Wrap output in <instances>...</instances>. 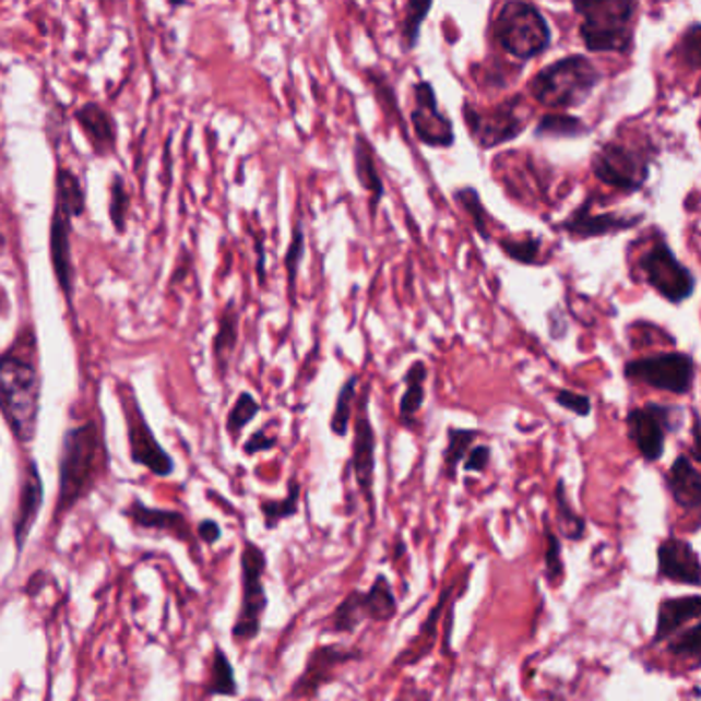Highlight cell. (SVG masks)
<instances>
[{
  "instance_id": "cell-1",
  "label": "cell",
  "mask_w": 701,
  "mask_h": 701,
  "mask_svg": "<svg viewBox=\"0 0 701 701\" xmlns=\"http://www.w3.org/2000/svg\"><path fill=\"white\" fill-rule=\"evenodd\" d=\"M41 402V375L37 365V337L23 330L0 354V414L21 444L36 439Z\"/></svg>"
},
{
  "instance_id": "cell-2",
  "label": "cell",
  "mask_w": 701,
  "mask_h": 701,
  "mask_svg": "<svg viewBox=\"0 0 701 701\" xmlns=\"http://www.w3.org/2000/svg\"><path fill=\"white\" fill-rule=\"evenodd\" d=\"M107 461L106 439L97 421H85L64 432L58 456V519L87 498L106 475Z\"/></svg>"
},
{
  "instance_id": "cell-3",
  "label": "cell",
  "mask_w": 701,
  "mask_h": 701,
  "mask_svg": "<svg viewBox=\"0 0 701 701\" xmlns=\"http://www.w3.org/2000/svg\"><path fill=\"white\" fill-rule=\"evenodd\" d=\"M579 34L584 48L595 54L630 56L635 44L640 4L633 0H584L574 2Z\"/></svg>"
},
{
  "instance_id": "cell-4",
  "label": "cell",
  "mask_w": 701,
  "mask_h": 701,
  "mask_svg": "<svg viewBox=\"0 0 701 701\" xmlns=\"http://www.w3.org/2000/svg\"><path fill=\"white\" fill-rule=\"evenodd\" d=\"M603 81V72L584 54H570L544 67L531 79V95L549 109L584 106Z\"/></svg>"
},
{
  "instance_id": "cell-5",
  "label": "cell",
  "mask_w": 701,
  "mask_h": 701,
  "mask_svg": "<svg viewBox=\"0 0 701 701\" xmlns=\"http://www.w3.org/2000/svg\"><path fill=\"white\" fill-rule=\"evenodd\" d=\"M491 36L500 50L521 62L544 56L554 41L544 11L525 0H509L500 7L491 25Z\"/></svg>"
},
{
  "instance_id": "cell-6",
  "label": "cell",
  "mask_w": 701,
  "mask_h": 701,
  "mask_svg": "<svg viewBox=\"0 0 701 701\" xmlns=\"http://www.w3.org/2000/svg\"><path fill=\"white\" fill-rule=\"evenodd\" d=\"M654 241L635 260L633 278H642L658 297L670 305H681L693 297L698 281L691 268L679 262L673 247L666 243L665 233L656 227ZM631 263V265H633Z\"/></svg>"
},
{
  "instance_id": "cell-7",
  "label": "cell",
  "mask_w": 701,
  "mask_h": 701,
  "mask_svg": "<svg viewBox=\"0 0 701 701\" xmlns=\"http://www.w3.org/2000/svg\"><path fill=\"white\" fill-rule=\"evenodd\" d=\"M265 568V551L256 542L246 539L241 549V607L233 626L235 642H253L262 631L263 614L268 609V593L263 586Z\"/></svg>"
},
{
  "instance_id": "cell-8",
  "label": "cell",
  "mask_w": 701,
  "mask_h": 701,
  "mask_svg": "<svg viewBox=\"0 0 701 701\" xmlns=\"http://www.w3.org/2000/svg\"><path fill=\"white\" fill-rule=\"evenodd\" d=\"M650 163V144L631 146L628 142L609 141L596 148L593 155V174L598 181L621 193H635L649 181Z\"/></svg>"
},
{
  "instance_id": "cell-9",
  "label": "cell",
  "mask_w": 701,
  "mask_h": 701,
  "mask_svg": "<svg viewBox=\"0 0 701 701\" xmlns=\"http://www.w3.org/2000/svg\"><path fill=\"white\" fill-rule=\"evenodd\" d=\"M461 114L470 136L484 151L516 141L531 122V109L525 107L521 95L510 97L507 104L494 107L490 111H479L470 102H465Z\"/></svg>"
},
{
  "instance_id": "cell-10",
  "label": "cell",
  "mask_w": 701,
  "mask_h": 701,
  "mask_svg": "<svg viewBox=\"0 0 701 701\" xmlns=\"http://www.w3.org/2000/svg\"><path fill=\"white\" fill-rule=\"evenodd\" d=\"M623 377L630 383L652 387L673 395H689L696 383V358L687 352H656L628 360Z\"/></svg>"
},
{
  "instance_id": "cell-11",
  "label": "cell",
  "mask_w": 701,
  "mask_h": 701,
  "mask_svg": "<svg viewBox=\"0 0 701 701\" xmlns=\"http://www.w3.org/2000/svg\"><path fill=\"white\" fill-rule=\"evenodd\" d=\"M118 400L122 405L123 420H126V432H128V447H130V459L146 467L148 472L157 477H167L176 472V461L169 455L155 432L151 430L148 421L144 418L141 404L136 393L128 383L118 385Z\"/></svg>"
},
{
  "instance_id": "cell-12",
  "label": "cell",
  "mask_w": 701,
  "mask_h": 701,
  "mask_svg": "<svg viewBox=\"0 0 701 701\" xmlns=\"http://www.w3.org/2000/svg\"><path fill=\"white\" fill-rule=\"evenodd\" d=\"M684 424V409L677 405L650 404L631 407L626 416L628 437L646 463H656L665 455L666 437L675 435Z\"/></svg>"
},
{
  "instance_id": "cell-13",
  "label": "cell",
  "mask_w": 701,
  "mask_h": 701,
  "mask_svg": "<svg viewBox=\"0 0 701 701\" xmlns=\"http://www.w3.org/2000/svg\"><path fill=\"white\" fill-rule=\"evenodd\" d=\"M369 385L365 387L358 414L354 424V440H352L350 470L356 479L360 496L369 509L370 525L377 523V498H375V453H377V435L369 416Z\"/></svg>"
},
{
  "instance_id": "cell-14",
  "label": "cell",
  "mask_w": 701,
  "mask_h": 701,
  "mask_svg": "<svg viewBox=\"0 0 701 701\" xmlns=\"http://www.w3.org/2000/svg\"><path fill=\"white\" fill-rule=\"evenodd\" d=\"M412 126L416 139L428 148H451L455 144V126L453 120L439 107V97L435 85L428 81H418L414 85V109Z\"/></svg>"
},
{
  "instance_id": "cell-15",
  "label": "cell",
  "mask_w": 701,
  "mask_h": 701,
  "mask_svg": "<svg viewBox=\"0 0 701 701\" xmlns=\"http://www.w3.org/2000/svg\"><path fill=\"white\" fill-rule=\"evenodd\" d=\"M354 661H363V650L346 649L342 644H325L311 650L307 665L288 691L290 700H313L321 687L332 684L335 670Z\"/></svg>"
},
{
  "instance_id": "cell-16",
  "label": "cell",
  "mask_w": 701,
  "mask_h": 701,
  "mask_svg": "<svg viewBox=\"0 0 701 701\" xmlns=\"http://www.w3.org/2000/svg\"><path fill=\"white\" fill-rule=\"evenodd\" d=\"M595 198H586L579 209H574L572 214L556 225L558 230L566 233L570 239L577 241H589V239H598V237H609V235H619L631 228L640 227L646 221L644 212L638 214H617V212H593Z\"/></svg>"
},
{
  "instance_id": "cell-17",
  "label": "cell",
  "mask_w": 701,
  "mask_h": 701,
  "mask_svg": "<svg viewBox=\"0 0 701 701\" xmlns=\"http://www.w3.org/2000/svg\"><path fill=\"white\" fill-rule=\"evenodd\" d=\"M658 560V577L675 582V584H687V586H700L701 563L700 556L691 542L681 537H666L663 544L656 549Z\"/></svg>"
},
{
  "instance_id": "cell-18",
  "label": "cell",
  "mask_w": 701,
  "mask_h": 701,
  "mask_svg": "<svg viewBox=\"0 0 701 701\" xmlns=\"http://www.w3.org/2000/svg\"><path fill=\"white\" fill-rule=\"evenodd\" d=\"M456 582H449L442 591H440L439 598L435 603V607L428 611L426 619L421 621L420 630L416 633V638L405 646L395 658H393V666H412L418 665L421 658H426L437 640H439V623L440 617L447 614V609L456 603Z\"/></svg>"
},
{
  "instance_id": "cell-19",
  "label": "cell",
  "mask_w": 701,
  "mask_h": 701,
  "mask_svg": "<svg viewBox=\"0 0 701 701\" xmlns=\"http://www.w3.org/2000/svg\"><path fill=\"white\" fill-rule=\"evenodd\" d=\"M44 507V482L37 470L36 461H29L25 465L23 479H21V491H19V509L13 523V535H15V547L17 556L21 558V551L29 539V533L36 525L37 514Z\"/></svg>"
},
{
  "instance_id": "cell-20",
  "label": "cell",
  "mask_w": 701,
  "mask_h": 701,
  "mask_svg": "<svg viewBox=\"0 0 701 701\" xmlns=\"http://www.w3.org/2000/svg\"><path fill=\"white\" fill-rule=\"evenodd\" d=\"M71 230V216L64 214L60 209H54L52 225H50V258H52L54 274H56L58 286L69 302L74 295Z\"/></svg>"
},
{
  "instance_id": "cell-21",
  "label": "cell",
  "mask_w": 701,
  "mask_h": 701,
  "mask_svg": "<svg viewBox=\"0 0 701 701\" xmlns=\"http://www.w3.org/2000/svg\"><path fill=\"white\" fill-rule=\"evenodd\" d=\"M701 615V596H665L658 603L656 628L652 635V646H658L670 640L675 633L684 630L687 623L698 621Z\"/></svg>"
},
{
  "instance_id": "cell-22",
  "label": "cell",
  "mask_w": 701,
  "mask_h": 701,
  "mask_svg": "<svg viewBox=\"0 0 701 701\" xmlns=\"http://www.w3.org/2000/svg\"><path fill=\"white\" fill-rule=\"evenodd\" d=\"M74 120L83 128V134L97 157H111L116 153L118 128L106 107L88 102L74 111Z\"/></svg>"
},
{
  "instance_id": "cell-23",
  "label": "cell",
  "mask_w": 701,
  "mask_h": 701,
  "mask_svg": "<svg viewBox=\"0 0 701 701\" xmlns=\"http://www.w3.org/2000/svg\"><path fill=\"white\" fill-rule=\"evenodd\" d=\"M123 516L130 519V523L139 526V528L169 533L179 542H190L192 539V531H190L188 519L177 510L153 509V507H146L139 498H134L130 502V507L123 510Z\"/></svg>"
},
{
  "instance_id": "cell-24",
  "label": "cell",
  "mask_w": 701,
  "mask_h": 701,
  "mask_svg": "<svg viewBox=\"0 0 701 701\" xmlns=\"http://www.w3.org/2000/svg\"><path fill=\"white\" fill-rule=\"evenodd\" d=\"M666 486L679 509L698 510L701 507V474L696 461L689 455H677L673 461L668 474H666Z\"/></svg>"
},
{
  "instance_id": "cell-25",
  "label": "cell",
  "mask_w": 701,
  "mask_h": 701,
  "mask_svg": "<svg viewBox=\"0 0 701 701\" xmlns=\"http://www.w3.org/2000/svg\"><path fill=\"white\" fill-rule=\"evenodd\" d=\"M354 174L358 177L363 190L369 193L370 218L375 221L379 204L385 198V183H383L379 167H377L375 146L370 144L365 134H356V139H354Z\"/></svg>"
},
{
  "instance_id": "cell-26",
  "label": "cell",
  "mask_w": 701,
  "mask_h": 701,
  "mask_svg": "<svg viewBox=\"0 0 701 701\" xmlns=\"http://www.w3.org/2000/svg\"><path fill=\"white\" fill-rule=\"evenodd\" d=\"M426 381H428V367L424 360H414L409 369L405 370V391L400 400V420L405 428H416L421 405L426 402Z\"/></svg>"
},
{
  "instance_id": "cell-27",
  "label": "cell",
  "mask_w": 701,
  "mask_h": 701,
  "mask_svg": "<svg viewBox=\"0 0 701 701\" xmlns=\"http://www.w3.org/2000/svg\"><path fill=\"white\" fill-rule=\"evenodd\" d=\"M237 340H239V313L235 309V302L230 300L223 309V313L218 316V330L212 340L214 363L221 377L227 375L230 354L237 348Z\"/></svg>"
},
{
  "instance_id": "cell-28",
  "label": "cell",
  "mask_w": 701,
  "mask_h": 701,
  "mask_svg": "<svg viewBox=\"0 0 701 701\" xmlns=\"http://www.w3.org/2000/svg\"><path fill=\"white\" fill-rule=\"evenodd\" d=\"M363 605L367 619L377 623H387L397 615L400 603L393 593L391 580L387 579L385 574H377L369 591H363Z\"/></svg>"
},
{
  "instance_id": "cell-29",
  "label": "cell",
  "mask_w": 701,
  "mask_h": 701,
  "mask_svg": "<svg viewBox=\"0 0 701 701\" xmlns=\"http://www.w3.org/2000/svg\"><path fill=\"white\" fill-rule=\"evenodd\" d=\"M482 437L479 430L472 428H455L449 426L447 430V447L442 453V477L449 482H456L459 465L465 461L467 453L472 451L475 440Z\"/></svg>"
},
{
  "instance_id": "cell-30",
  "label": "cell",
  "mask_w": 701,
  "mask_h": 701,
  "mask_svg": "<svg viewBox=\"0 0 701 701\" xmlns=\"http://www.w3.org/2000/svg\"><path fill=\"white\" fill-rule=\"evenodd\" d=\"M554 502H556V519L554 521L560 528L561 537H566L568 542H574V544L586 539V521L572 507L570 496L566 490V482L561 477L556 482Z\"/></svg>"
},
{
  "instance_id": "cell-31",
  "label": "cell",
  "mask_w": 701,
  "mask_h": 701,
  "mask_svg": "<svg viewBox=\"0 0 701 701\" xmlns=\"http://www.w3.org/2000/svg\"><path fill=\"white\" fill-rule=\"evenodd\" d=\"M591 128L579 116H568V114H545L539 118L535 136L537 139H554V141H574L589 136Z\"/></svg>"
},
{
  "instance_id": "cell-32",
  "label": "cell",
  "mask_w": 701,
  "mask_h": 701,
  "mask_svg": "<svg viewBox=\"0 0 701 701\" xmlns=\"http://www.w3.org/2000/svg\"><path fill=\"white\" fill-rule=\"evenodd\" d=\"M365 619H367V614H365V605H363V591L354 589L333 609L323 630L332 631V633H354Z\"/></svg>"
},
{
  "instance_id": "cell-33",
  "label": "cell",
  "mask_w": 701,
  "mask_h": 701,
  "mask_svg": "<svg viewBox=\"0 0 701 701\" xmlns=\"http://www.w3.org/2000/svg\"><path fill=\"white\" fill-rule=\"evenodd\" d=\"M54 209H60L64 214H69L72 221L85 212V192H83L81 179L67 167H58V171H56V206Z\"/></svg>"
},
{
  "instance_id": "cell-34",
  "label": "cell",
  "mask_w": 701,
  "mask_h": 701,
  "mask_svg": "<svg viewBox=\"0 0 701 701\" xmlns=\"http://www.w3.org/2000/svg\"><path fill=\"white\" fill-rule=\"evenodd\" d=\"M300 482L297 477H290L288 479V490H286V496L281 498V500H262L260 502V512L263 516V526L268 531L276 528V526L297 516L298 514V504H300Z\"/></svg>"
},
{
  "instance_id": "cell-35",
  "label": "cell",
  "mask_w": 701,
  "mask_h": 701,
  "mask_svg": "<svg viewBox=\"0 0 701 701\" xmlns=\"http://www.w3.org/2000/svg\"><path fill=\"white\" fill-rule=\"evenodd\" d=\"M237 693H239V685L235 677V668L230 665L225 650L216 646L212 652L211 681L206 685V696L235 698Z\"/></svg>"
},
{
  "instance_id": "cell-36",
  "label": "cell",
  "mask_w": 701,
  "mask_h": 701,
  "mask_svg": "<svg viewBox=\"0 0 701 701\" xmlns=\"http://www.w3.org/2000/svg\"><path fill=\"white\" fill-rule=\"evenodd\" d=\"M544 533L545 579H547L551 589H560L563 577H566V566H563V556H561V539L558 531L551 526V521H549L547 514H544Z\"/></svg>"
},
{
  "instance_id": "cell-37",
  "label": "cell",
  "mask_w": 701,
  "mask_h": 701,
  "mask_svg": "<svg viewBox=\"0 0 701 701\" xmlns=\"http://www.w3.org/2000/svg\"><path fill=\"white\" fill-rule=\"evenodd\" d=\"M356 387H358V377L352 375L350 379L340 387L335 405H333L332 420H330V430L333 437H348L350 432L352 409L356 402Z\"/></svg>"
},
{
  "instance_id": "cell-38",
  "label": "cell",
  "mask_w": 701,
  "mask_h": 701,
  "mask_svg": "<svg viewBox=\"0 0 701 701\" xmlns=\"http://www.w3.org/2000/svg\"><path fill=\"white\" fill-rule=\"evenodd\" d=\"M456 204L463 209V212L470 216L472 225H474L477 235L484 239V241H490V230H488V211L482 202V195L479 192L472 188V186H465V188H459L453 193Z\"/></svg>"
},
{
  "instance_id": "cell-39",
  "label": "cell",
  "mask_w": 701,
  "mask_h": 701,
  "mask_svg": "<svg viewBox=\"0 0 701 701\" xmlns=\"http://www.w3.org/2000/svg\"><path fill=\"white\" fill-rule=\"evenodd\" d=\"M432 11V2L409 0L405 4V17L402 23V46L404 52H412L420 44L421 25L426 23L428 13Z\"/></svg>"
},
{
  "instance_id": "cell-40",
  "label": "cell",
  "mask_w": 701,
  "mask_h": 701,
  "mask_svg": "<svg viewBox=\"0 0 701 701\" xmlns=\"http://www.w3.org/2000/svg\"><path fill=\"white\" fill-rule=\"evenodd\" d=\"M542 246H544V239L533 237V235H525L521 239H500L498 241L500 251L509 260L521 263V265H542V260H539Z\"/></svg>"
},
{
  "instance_id": "cell-41",
  "label": "cell",
  "mask_w": 701,
  "mask_h": 701,
  "mask_svg": "<svg viewBox=\"0 0 701 701\" xmlns=\"http://www.w3.org/2000/svg\"><path fill=\"white\" fill-rule=\"evenodd\" d=\"M305 258V230L300 221H297L295 230H293V239L290 246L286 249L284 256V265H286V281H288V300L293 307H297V278L298 268Z\"/></svg>"
},
{
  "instance_id": "cell-42",
  "label": "cell",
  "mask_w": 701,
  "mask_h": 701,
  "mask_svg": "<svg viewBox=\"0 0 701 701\" xmlns=\"http://www.w3.org/2000/svg\"><path fill=\"white\" fill-rule=\"evenodd\" d=\"M260 414V404L258 400L249 393L243 391L237 402L230 407L227 416V432L228 437L233 440L239 439V435L246 430L247 424L256 420V416Z\"/></svg>"
},
{
  "instance_id": "cell-43",
  "label": "cell",
  "mask_w": 701,
  "mask_h": 701,
  "mask_svg": "<svg viewBox=\"0 0 701 701\" xmlns=\"http://www.w3.org/2000/svg\"><path fill=\"white\" fill-rule=\"evenodd\" d=\"M130 193L126 188V181L122 177H111V186H109V218L114 223V227L118 233L126 230V218H128V211H130Z\"/></svg>"
},
{
  "instance_id": "cell-44",
  "label": "cell",
  "mask_w": 701,
  "mask_h": 701,
  "mask_svg": "<svg viewBox=\"0 0 701 701\" xmlns=\"http://www.w3.org/2000/svg\"><path fill=\"white\" fill-rule=\"evenodd\" d=\"M668 646H666V652L670 656H677V658H691V661H698L701 654V628L700 623L696 621L689 630L681 631V633H675L670 640H666Z\"/></svg>"
},
{
  "instance_id": "cell-45",
  "label": "cell",
  "mask_w": 701,
  "mask_h": 701,
  "mask_svg": "<svg viewBox=\"0 0 701 701\" xmlns=\"http://www.w3.org/2000/svg\"><path fill=\"white\" fill-rule=\"evenodd\" d=\"M677 50L681 54L685 64L691 71H700L701 67V23L693 21L681 36V41L677 46Z\"/></svg>"
},
{
  "instance_id": "cell-46",
  "label": "cell",
  "mask_w": 701,
  "mask_h": 701,
  "mask_svg": "<svg viewBox=\"0 0 701 701\" xmlns=\"http://www.w3.org/2000/svg\"><path fill=\"white\" fill-rule=\"evenodd\" d=\"M554 402L560 405L561 409L572 412V414L579 416V418H589V416L593 414V400H591V395L577 393V391H570V389H558Z\"/></svg>"
},
{
  "instance_id": "cell-47",
  "label": "cell",
  "mask_w": 701,
  "mask_h": 701,
  "mask_svg": "<svg viewBox=\"0 0 701 701\" xmlns=\"http://www.w3.org/2000/svg\"><path fill=\"white\" fill-rule=\"evenodd\" d=\"M490 459L491 447H488V444H475L465 456L463 467H465L467 474H484L488 470V465H490Z\"/></svg>"
},
{
  "instance_id": "cell-48",
  "label": "cell",
  "mask_w": 701,
  "mask_h": 701,
  "mask_svg": "<svg viewBox=\"0 0 701 701\" xmlns=\"http://www.w3.org/2000/svg\"><path fill=\"white\" fill-rule=\"evenodd\" d=\"M276 444H278L276 437H268L265 430H258L247 439L243 444V453L249 456L256 455V453H265V451H272Z\"/></svg>"
},
{
  "instance_id": "cell-49",
  "label": "cell",
  "mask_w": 701,
  "mask_h": 701,
  "mask_svg": "<svg viewBox=\"0 0 701 701\" xmlns=\"http://www.w3.org/2000/svg\"><path fill=\"white\" fill-rule=\"evenodd\" d=\"M198 537L206 545H214L216 542H221L223 528H221V525H218L216 521L206 519V521H202L200 526H198Z\"/></svg>"
},
{
  "instance_id": "cell-50",
  "label": "cell",
  "mask_w": 701,
  "mask_h": 701,
  "mask_svg": "<svg viewBox=\"0 0 701 701\" xmlns=\"http://www.w3.org/2000/svg\"><path fill=\"white\" fill-rule=\"evenodd\" d=\"M397 701H432V693L428 689L414 685V681H407Z\"/></svg>"
}]
</instances>
